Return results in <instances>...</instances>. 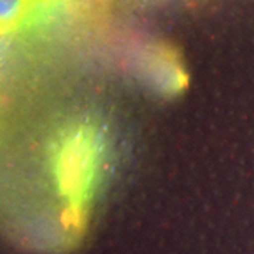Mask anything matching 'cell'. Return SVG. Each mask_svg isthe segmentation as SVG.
I'll return each mask as SVG.
<instances>
[{"label": "cell", "instance_id": "1", "mask_svg": "<svg viewBox=\"0 0 254 254\" xmlns=\"http://www.w3.org/2000/svg\"><path fill=\"white\" fill-rule=\"evenodd\" d=\"M102 137L91 127H76L64 137L55 155L58 187L72 205L91 195L102 161Z\"/></svg>", "mask_w": 254, "mask_h": 254}, {"label": "cell", "instance_id": "2", "mask_svg": "<svg viewBox=\"0 0 254 254\" xmlns=\"http://www.w3.org/2000/svg\"><path fill=\"white\" fill-rule=\"evenodd\" d=\"M150 79L157 86V89L165 93L178 92L182 82V72L180 66L168 58H157L150 68Z\"/></svg>", "mask_w": 254, "mask_h": 254}, {"label": "cell", "instance_id": "3", "mask_svg": "<svg viewBox=\"0 0 254 254\" xmlns=\"http://www.w3.org/2000/svg\"><path fill=\"white\" fill-rule=\"evenodd\" d=\"M36 0H0V34L17 28L31 11Z\"/></svg>", "mask_w": 254, "mask_h": 254}, {"label": "cell", "instance_id": "4", "mask_svg": "<svg viewBox=\"0 0 254 254\" xmlns=\"http://www.w3.org/2000/svg\"><path fill=\"white\" fill-rule=\"evenodd\" d=\"M75 6H81V7H92V6H100L105 0H71Z\"/></svg>", "mask_w": 254, "mask_h": 254}]
</instances>
